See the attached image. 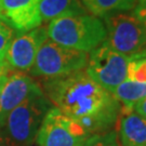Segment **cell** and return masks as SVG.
I'll use <instances>...</instances> for the list:
<instances>
[{
  "instance_id": "15",
  "label": "cell",
  "mask_w": 146,
  "mask_h": 146,
  "mask_svg": "<svg viewBox=\"0 0 146 146\" xmlns=\"http://www.w3.org/2000/svg\"><path fill=\"white\" fill-rule=\"evenodd\" d=\"M128 78L146 82V50L129 56Z\"/></svg>"
},
{
  "instance_id": "5",
  "label": "cell",
  "mask_w": 146,
  "mask_h": 146,
  "mask_svg": "<svg viewBox=\"0 0 146 146\" xmlns=\"http://www.w3.org/2000/svg\"><path fill=\"white\" fill-rule=\"evenodd\" d=\"M102 20L107 33L105 41L111 49L127 56L146 50V27L133 14L118 12Z\"/></svg>"
},
{
  "instance_id": "16",
  "label": "cell",
  "mask_w": 146,
  "mask_h": 146,
  "mask_svg": "<svg viewBox=\"0 0 146 146\" xmlns=\"http://www.w3.org/2000/svg\"><path fill=\"white\" fill-rule=\"evenodd\" d=\"M14 36V31L5 21L0 20V68L7 67V54Z\"/></svg>"
},
{
  "instance_id": "9",
  "label": "cell",
  "mask_w": 146,
  "mask_h": 146,
  "mask_svg": "<svg viewBox=\"0 0 146 146\" xmlns=\"http://www.w3.org/2000/svg\"><path fill=\"white\" fill-rule=\"evenodd\" d=\"M40 0H0L2 21L17 33H26L41 26Z\"/></svg>"
},
{
  "instance_id": "13",
  "label": "cell",
  "mask_w": 146,
  "mask_h": 146,
  "mask_svg": "<svg viewBox=\"0 0 146 146\" xmlns=\"http://www.w3.org/2000/svg\"><path fill=\"white\" fill-rule=\"evenodd\" d=\"M115 98L121 105V110L131 111L134 105L146 96V82L127 78L115 89Z\"/></svg>"
},
{
  "instance_id": "14",
  "label": "cell",
  "mask_w": 146,
  "mask_h": 146,
  "mask_svg": "<svg viewBox=\"0 0 146 146\" xmlns=\"http://www.w3.org/2000/svg\"><path fill=\"white\" fill-rule=\"evenodd\" d=\"M81 2L90 14L102 19L119 11L133 9L137 0H81Z\"/></svg>"
},
{
  "instance_id": "10",
  "label": "cell",
  "mask_w": 146,
  "mask_h": 146,
  "mask_svg": "<svg viewBox=\"0 0 146 146\" xmlns=\"http://www.w3.org/2000/svg\"><path fill=\"white\" fill-rule=\"evenodd\" d=\"M42 91L35 80L21 72L9 73L8 80L0 98V129L12 110L23 103L31 94Z\"/></svg>"
},
{
  "instance_id": "20",
  "label": "cell",
  "mask_w": 146,
  "mask_h": 146,
  "mask_svg": "<svg viewBox=\"0 0 146 146\" xmlns=\"http://www.w3.org/2000/svg\"><path fill=\"white\" fill-rule=\"evenodd\" d=\"M8 70L9 68H0V98H1V94H2V90L5 88V84L8 80Z\"/></svg>"
},
{
  "instance_id": "2",
  "label": "cell",
  "mask_w": 146,
  "mask_h": 146,
  "mask_svg": "<svg viewBox=\"0 0 146 146\" xmlns=\"http://www.w3.org/2000/svg\"><path fill=\"white\" fill-rule=\"evenodd\" d=\"M47 35L62 47L88 53L105 41L107 33L103 20L88 13L53 20L48 24Z\"/></svg>"
},
{
  "instance_id": "21",
  "label": "cell",
  "mask_w": 146,
  "mask_h": 146,
  "mask_svg": "<svg viewBox=\"0 0 146 146\" xmlns=\"http://www.w3.org/2000/svg\"><path fill=\"white\" fill-rule=\"evenodd\" d=\"M0 146H19V145H16L15 143L12 141L11 139H9V136L0 129Z\"/></svg>"
},
{
  "instance_id": "3",
  "label": "cell",
  "mask_w": 146,
  "mask_h": 146,
  "mask_svg": "<svg viewBox=\"0 0 146 146\" xmlns=\"http://www.w3.org/2000/svg\"><path fill=\"white\" fill-rule=\"evenodd\" d=\"M51 107L43 90L31 94L9 114L1 130L16 145L31 146Z\"/></svg>"
},
{
  "instance_id": "6",
  "label": "cell",
  "mask_w": 146,
  "mask_h": 146,
  "mask_svg": "<svg viewBox=\"0 0 146 146\" xmlns=\"http://www.w3.org/2000/svg\"><path fill=\"white\" fill-rule=\"evenodd\" d=\"M128 65L129 56L115 51L104 41L90 52L86 72L94 82L113 94L128 78Z\"/></svg>"
},
{
  "instance_id": "7",
  "label": "cell",
  "mask_w": 146,
  "mask_h": 146,
  "mask_svg": "<svg viewBox=\"0 0 146 146\" xmlns=\"http://www.w3.org/2000/svg\"><path fill=\"white\" fill-rule=\"evenodd\" d=\"M90 135L77 121L51 107L38 131V146H84Z\"/></svg>"
},
{
  "instance_id": "12",
  "label": "cell",
  "mask_w": 146,
  "mask_h": 146,
  "mask_svg": "<svg viewBox=\"0 0 146 146\" xmlns=\"http://www.w3.org/2000/svg\"><path fill=\"white\" fill-rule=\"evenodd\" d=\"M39 12L42 22L46 23L62 16L89 13L81 0H40Z\"/></svg>"
},
{
  "instance_id": "19",
  "label": "cell",
  "mask_w": 146,
  "mask_h": 146,
  "mask_svg": "<svg viewBox=\"0 0 146 146\" xmlns=\"http://www.w3.org/2000/svg\"><path fill=\"white\" fill-rule=\"evenodd\" d=\"M133 110L135 111L136 114H139L140 116L146 118V96L144 99H142L140 102H137L134 107H133Z\"/></svg>"
},
{
  "instance_id": "22",
  "label": "cell",
  "mask_w": 146,
  "mask_h": 146,
  "mask_svg": "<svg viewBox=\"0 0 146 146\" xmlns=\"http://www.w3.org/2000/svg\"><path fill=\"white\" fill-rule=\"evenodd\" d=\"M0 20H2V15H1V10H0Z\"/></svg>"
},
{
  "instance_id": "17",
  "label": "cell",
  "mask_w": 146,
  "mask_h": 146,
  "mask_svg": "<svg viewBox=\"0 0 146 146\" xmlns=\"http://www.w3.org/2000/svg\"><path fill=\"white\" fill-rule=\"evenodd\" d=\"M84 146H119L117 142V135L114 130L102 134L92 135Z\"/></svg>"
},
{
  "instance_id": "4",
  "label": "cell",
  "mask_w": 146,
  "mask_h": 146,
  "mask_svg": "<svg viewBox=\"0 0 146 146\" xmlns=\"http://www.w3.org/2000/svg\"><path fill=\"white\" fill-rule=\"evenodd\" d=\"M88 58L87 52L62 47L48 38L39 49L29 72L44 79L62 77L86 69Z\"/></svg>"
},
{
  "instance_id": "1",
  "label": "cell",
  "mask_w": 146,
  "mask_h": 146,
  "mask_svg": "<svg viewBox=\"0 0 146 146\" xmlns=\"http://www.w3.org/2000/svg\"><path fill=\"white\" fill-rule=\"evenodd\" d=\"M43 92L62 114L77 121L90 135L111 131L121 105L84 70L46 79Z\"/></svg>"
},
{
  "instance_id": "8",
  "label": "cell",
  "mask_w": 146,
  "mask_h": 146,
  "mask_svg": "<svg viewBox=\"0 0 146 146\" xmlns=\"http://www.w3.org/2000/svg\"><path fill=\"white\" fill-rule=\"evenodd\" d=\"M47 39V27L41 26L13 38L7 54V67L19 72L31 70L37 53Z\"/></svg>"
},
{
  "instance_id": "18",
  "label": "cell",
  "mask_w": 146,
  "mask_h": 146,
  "mask_svg": "<svg viewBox=\"0 0 146 146\" xmlns=\"http://www.w3.org/2000/svg\"><path fill=\"white\" fill-rule=\"evenodd\" d=\"M132 14L146 27V0H137Z\"/></svg>"
},
{
  "instance_id": "11",
  "label": "cell",
  "mask_w": 146,
  "mask_h": 146,
  "mask_svg": "<svg viewBox=\"0 0 146 146\" xmlns=\"http://www.w3.org/2000/svg\"><path fill=\"white\" fill-rule=\"evenodd\" d=\"M115 132L119 146H146V118L134 110H122L120 107Z\"/></svg>"
}]
</instances>
